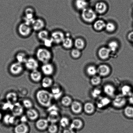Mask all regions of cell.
<instances>
[{"label":"cell","mask_w":133,"mask_h":133,"mask_svg":"<svg viewBox=\"0 0 133 133\" xmlns=\"http://www.w3.org/2000/svg\"><path fill=\"white\" fill-rule=\"evenodd\" d=\"M97 68V74L100 77L107 76L110 74V69L107 65L102 64L98 66Z\"/></svg>","instance_id":"cell-19"},{"label":"cell","mask_w":133,"mask_h":133,"mask_svg":"<svg viewBox=\"0 0 133 133\" xmlns=\"http://www.w3.org/2000/svg\"><path fill=\"white\" fill-rule=\"evenodd\" d=\"M46 25L45 20L41 18H35L31 24V27L34 31H38L44 29Z\"/></svg>","instance_id":"cell-10"},{"label":"cell","mask_w":133,"mask_h":133,"mask_svg":"<svg viewBox=\"0 0 133 133\" xmlns=\"http://www.w3.org/2000/svg\"><path fill=\"white\" fill-rule=\"evenodd\" d=\"M96 106L99 109H103L108 106L110 103L111 100L108 97H101L98 98Z\"/></svg>","instance_id":"cell-23"},{"label":"cell","mask_w":133,"mask_h":133,"mask_svg":"<svg viewBox=\"0 0 133 133\" xmlns=\"http://www.w3.org/2000/svg\"><path fill=\"white\" fill-rule=\"evenodd\" d=\"M30 77L31 80L34 83L41 82L43 78L42 73L38 69L32 70L30 73Z\"/></svg>","instance_id":"cell-18"},{"label":"cell","mask_w":133,"mask_h":133,"mask_svg":"<svg viewBox=\"0 0 133 133\" xmlns=\"http://www.w3.org/2000/svg\"><path fill=\"white\" fill-rule=\"evenodd\" d=\"M25 115L29 120L31 121H36L39 118V113L36 109L33 108L27 109Z\"/></svg>","instance_id":"cell-16"},{"label":"cell","mask_w":133,"mask_h":133,"mask_svg":"<svg viewBox=\"0 0 133 133\" xmlns=\"http://www.w3.org/2000/svg\"><path fill=\"white\" fill-rule=\"evenodd\" d=\"M111 52L108 48H101L99 50V56L102 59H106L109 58Z\"/></svg>","instance_id":"cell-28"},{"label":"cell","mask_w":133,"mask_h":133,"mask_svg":"<svg viewBox=\"0 0 133 133\" xmlns=\"http://www.w3.org/2000/svg\"><path fill=\"white\" fill-rule=\"evenodd\" d=\"M6 101L14 104L18 102V96L16 92L11 91L6 94Z\"/></svg>","instance_id":"cell-25"},{"label":"cell","mask_w":133,"mask_h":133,"mask_svg":"<svg viewBox=\"0 0 133 133\" xmlns=\"http://www.w3.org/2000/svg\"><path fill=\"white\" fill-rule=\"evenodd\" d=\"M13 104L10 103L6 101V102L4 103L2 105V109L3 110H11L12 108Z\"/></svg>","instance_id":"cell-49"},{"label":"cell","mask_w":133,"mask_h":133,"mask_svg":"<svg viewBox=\"0 0 133 133\" xmlns=\"http://www.w3.org/2000/svg\"><path fill=\"white\" fill-rule=\"evenodd\" d=\"M2 115L1 113L0 112V120L2 119Z\"/></svg>","instance_id":"cell-54"},{"label":"cell","mask_w":133,"mask_h":133,"mask_svg":"<svg viewBox=\"0 0 133 133\" xmlns=\"http://www.w3.org/2000/svg\"><path fill=\"white\" fill-rule=\"evenodd\" d=\"M124 113L127 118L133 119V106L131 105L126 107L124 110Z\"/></svg>","instance_id":"cell-37"},{"label":"cell","mask_w":133,"mask_h":133,"mask_svg":"<svg viewBox=\"0 0 133 133\" xmlns=\"http://www.w3.org/2000/svg\"><path fill=\"white\" fill-rule=\"evenodd\" d=\"M28 57L26 53L23 51L18 52L15 56L16 62L23 64L24 63Z\"/></svg>","instance_id":"cell-30"},{"label":"cell","mask_w":133,"mask_h":133,"mask_svg":"<svg viewBox=\"0 0 133 133\" xmlns=\"http://www.w3.org/2000/svg\"><path fill=\"white\" fill-rule=\"evenodd\" d=\"M83 109L85 112L88 114H91L94 112L95 107L92 103L88 102L86 103L83 107Z\"/></svg>","instance_id":"cell-31"},{"label":"cell","mask_w":133,"mask_h":133,"mask_svg":"<svg viewBox=\"0 0 133 133\" xmlns=\"http://www.w3.org/2000/svg\"></svg>","instance_id":"cell-55"},{"label":"cell","mask_w":133,"mask_h":133,"mask_svg":"<svg viewBox=\"0 0 133 133\" xmlns=\"http://www.w3.org/2000/svg\"><path fill=\"white\" fill-rule=\"evenodd\" d=\"M128 37L129 40L133 43V32H130L129 34Z\"/></svg>","instance_id":"cell-53"},{"label":"cell","mask_w":133,"mask_h":133,"mask_svg":"<svg viewBox=\"0 0 133 133\" xmlns=\"http://www.w3.org/2000/svg\"><path fill=\"white\" fill-rule=\"evenodd\" d=\"M24 108L22 104L17 102L13 104L12 108L10 111L12 115L18 117L23 115L24 112Z\"/></svg>","instance_id":"cell-13"},{"label":"cell","mask_w":133,"mask_h":133,"mask_svg":"<svg viewBox=\"0 0 133 133\" xmlns=\"http://www.w3.org/2000/svg\"><path fill=\"white\" fill-rule=\"evenodd\" d=\"M108 47L111 52H115L118 47V43L115 41H111L108 44Z\"/></svg>","instance_id":"cell-42"},{"label":"cell","mask_w":133,"mask_h":133,"mask_svg":"<svg viewBox=\"0 0 133 133\" xmlns=\"http://www.w3.org/2000/svg\"><path fill=\"white\" fill-rule=\"evenodd\" d=\"M73 101L71 97L68 96H62L61 98V103L63 106H70Z\"/></svg>","instance_id":"cell-36"},{"label":"cell","mask_w":133,"mask_h":133,"mask_svg":"<svg viewBox=\"0 0 133 133\" xmlns=\"http://www.w3.org/2000/svg\"><path fill=\"white\" fill-rule=\"evenodd\" d=\"M107 6L105 3L103 2H98L95 6L96 11L98 14H103L107 10Z\"/></svg>","instance_id":"cell-27"},{"label":"cell","mask_w":133,"mask_h":133,"mask_svg":"<svg viewBox=\"0 0 133 133\" xmlns=\"http://www.w3.org/2000/svg\"><path fill=\"white\" fill-rule=\"evenodd\" d=\"M106 23L104 21L99 19L95 22L94 24V27L97 31H101L105 28Z\"/></svg>","instance_id":"cell-35"},{"label":"cell","mask_w":133,"mask_h":133,"mask_svg":"<svg viewBox=\"0 0 133 133\" xmlns=\"http://www.w3.org/2000/svg\"><path fill=\"white\" fill-rule=\"evenodd\" d=\"M83 127V123L81 120L75 119L70 122L69 127L76 131L82 129Z\"/></svg>","instance_id":"cell-21"},{"label":"cell","mask_w":133,"mask_h":133,"mask_svg":"<svg viewBox=\"0 0 133 133\" xmlns=\"http://www.w3.org/2000/svg\"><path fill=\"white\" fill-rule=\"evenodd\" d=\"M41 82L42 86L45 89L51 88L54 84L53 79L50 76H45L42 78Z\"/></svg>","instance_id":"cell-22"},{"label":"cell","mask_w":133,"mask_h":133,"mask_svg":"<svg viewBox=\"0 0 133 133\" xmlns=\"http://www.w3.org/2000/svg\"><path fill=\"white\" fill-rule=\"evenodd\" d=\"M105 28L107 31L109 32H114L116 29V26L114 23L109 22L106 23Z\"/></svg>","instance_id":"cell-46"},{"label":"cell","mask_w":133,"mask_h":133,"mask_svg":"<svg viewBox=\"0 0 133 133\" xmlns=\"http://www.w3.org/2000/svg\"><path fill=\"white\" fill-rule=\"evenodd\" d=\"M42 42L44 44V46L48 49L51 48L54 45V43L50 37L44 40Z\"/></svg>","instance_id":"cell-47"},{"label":"cell","mask_w":133,"mask_h":133,"mask_svg":"<svg viewBox=\"0 0 133 133\" xmlns=\"http://www.w3.org/2000/svg\"><path fill=\"white\" fill-rule=\"evenodd\" d=\"M103 91L107 96L113 97L115 94L116 89L114 86L110 84H107L104 86Z\"/></svg>","instance_id":"cell-26"},{"label":"cell","mask_w":133,"mask_h":133,"mask_svg":"<svg viewBox=\"0 0 133 133\" xmlns=\"http://www.w3.org/2000/svg\"><path fill=\"white\" fill-rule=\"evenodd\" d=\"M17 31L22 37L27 38L31 36L33 30L30 25L23 22L18 26Z\"/></svg>","instance_id":"cell-3"},{"label":"cell","mask_w":133,"mask_h":133,"mask_svg":"<svg viewBox=\"0 0 133 133\" xmlns=\"http://www.w3.org/2000/svg\"><path fill=\"white\" fill-rule=\"evenodd\" d=\"M72 57L74 58H79L81 56V53L79 49H72L71 52Z\"/></svg>","instance_id":"cell-48"},{"label":"cell","mask_w":133,"mask_h":133,"mask_svg":"<svg viewBox=\"0 0 133 133\" xmlns=\"http://www.w3.org/2000/svg\"><path fill=\"white\" fill-rule=\"evenodd\" d=\"M74 45L76 49L81 50L83 49L85 46V42L83 39L77 38L74 42Z\"/></svg>","instance_id":"cell-39"},{"label":"cell","mask_w":133,"mask_h":133,"mask_svg":"<svg viewBox=\"0 0 133 133\" xmlns=\"http://www.w3.org/2000/svg\"><path fill=\"white\" fill-rule=\"evenodd\" d=\"M62 133H76V131L72 129L70 127L64 128Z\"/></svg>","instance_id":"cell-50"},{"label":"cell","mask_w":133,"mask_h":133,"mask_svg":"<svg viewBox=\"0 0 133 133\" xmlns=\"http://www.w3.org/2000/svg\"><path fill=\"white\" fill-rule=\"evenodd\" d=\"M82 17L83 20L87 23H92L96 19V12L92 9L86 8L82 10Z\"/></svg>","instance_id":"cell-4"},{"label":"cell","mask_w":133,"mask_h":133,"mask_svg":"<svg viewBox=\"0 0 133 133\" xmlns=\"http://www.w3.org/2000/svg\"><path fill=\"white\" fill-rule=\"evenodd\" d=\"M62 45L64 48L66 49H71L74 43L73 40L69 36H66L62 43Z\"/></svg>","instance_id":"cell-33"},{"label":"cell","mask_w":133,"mask_h":133,"mask_svg":"<svg viewBox=\"0 0 133 133\" xmlns=\"http://www.w3.org/2000/svg\"><path fill=\"white\" fill-rule=\"evenodd\" d=\"M128 101L131 104V105L133 106V92L129 96Z\"/></svg>","instance_id":"cell-52"},{"label":"cell","mask_w":133,"mask_h":133,"mask_svg":"<svg viewBox=\"0 0 133 133\" xmlns=\"http://www.w3.org/2000/svg\"><path fill=\"white\" fill-rule=\"evenodd\" d=\"M36 56L39 62L43 64L51 62L53 58V54L49 49L43 46L36 49Z\"/></svg>","instance_id":"cell-2"},{"label":"cell","mask_w":133,"mask_h":133,"mask_svg":"<svg viewBox=\"0 0 133 133\" xmlns=\"http://www.w3.org/2000/svg\"><path fill=\"white\" fill-rule=\"evenodd\" d=\"M51 91L54 99L58 100L63 96V91L58 84H54L51 87Z\"/></svg>","instance_id":"cell-12"},{"label":"cell","mask_w":133,"mask_h":133,"mask_svg":"<svg viewBox=\"0 0 133 133\" xmlns=\"http://www.w3.org/2000/svg\"><path fill=\"white\" fill-rule=\"evenodd\" d=\"M26 69L31 71L37 70L39 66V62L36 58L32 57H28L24 64Z\"/></svg>","instance_id":"cell-8"},{"label":"cell","mask_w":133,"mask_h":133,"mask_svg":"<svg viewBox=\"0 0 133 133\" xmlns=\"http://www.w3.org/2000/svg\"><path fill=\"white\" fill-rule=\"evenodd\" d=\"M36 12L33 8L28 7L24 10L23 16V22L31 25V23L35 19Z\"/></svg>","instance_id":"cell-5"},{"label":"cell","mask_w":133,"mask_h":133,"mask_svg":"<svg viewBox=\"0 0 133 133\" xmlns=\"http://www.w3.org/2000/svg\"><path fill=\"white\" fill-rule=\"evenodd\" d=\"M22 104L23 107L27 109L33 108V103L31 100L28 98H25L23 99Z\"/></svg>","instance_id":"cell-40"},{"label":"cell","mask_w":133,"mask_h":133,"mask_svg":"<svg viewBox=\"0 0 133 133\" xmlns=\"http://www.w3.org/2000/svg\"><path fill=\"white\" fill-rule=\"evenodd\" d=\"M50 37L54 44L58 45L61 44L65 37V35L59 30H56L50 33Z\"/></svg>","instance_id":"cell-6"},{"label":"cell","mask_w":133,"mask_h":133,"mask_svg":"<svg viewBox=\"0 0 133 133\" xmlns=\"http://www.w3.org/2000/svg\"><path fill=\"white\" fill-rule=\"evenodd\" d=\"M17 117L15 116L12 114H6L3 118L4 123L7 125H16L17 122Z\"/></svg>","instance_id":"cell-20"},{"label":"cell","mask_w":133,"mask_h":133,"mask_svg":"<svg viewBox=\"0 0 133 133\" xmlns=\"http://www.w3.org/2000/svg\"><path fill=\"white\" fill-rule=\"evenodd\" d=\"M102 91L99 88H95L91 92V95L92 97L95 98H98L100 97Z\"/></svg>","instance_id":"cell-44"},{"label":"cell","mask_w":133,"mask_h":133,"mask_svg":"<svg viewBox=\"0 0 133 133\" xmlns=\"http://www.w3.org/2000/svg\"><path fill=\"white\" fill-rule=\"evenodd\" d=\"M50 35L49 31L44 29L37 32V37L39 40L43 42L44 40L50 37Z\"/></svg>","instance_id":"cell-29"},{"label":"cell","mask_w":133,"mask_h":133,"mask_svg":"<svg viewBox=\"0 0 133 133\" xmlns=\"http://www.w3.org/2000/svg\"><path fill=\"white\" fill-rule=\"evenodd\" d=\"M47 129L49 133H56L58 130V126L56 123H50Z\"/></svg>","instance_id":"cell-45"},{"label":"cell","mask_w":133,"mask_h":133,"mask_svg":"<svg viewBox=\"0 0 133 133\" xmlns=\"http://www.w3.org/2000/svg\"><path fill=\"white\" fill-rule=\"evenodd\" d=\"M127 101L126 97L122 94H120L115 97L112 103L115 107L120 108L125 106Z\"/></svg>","instance_id":"cell-11"},{"label":"cell","mask_w":133,"mask_h":133,"mask_svg":"<svg viewBox=\"0 0 133 133\" xmlns=\"http://www.w3.org/2000/svg\"><path fill=\"white\" fill-rule=\"evenodd\" d=\"M59 124L63 128H65L70 126V122L69 118L66 117H63L61 118L59 121Z\"/></svg>","instance_id":"cell-38"},{"label":"cell","mask_w":133,"mask_h":133,"mask_svg":"<svg viewBox=\"0 0 133 133\" xmlns=\"http://www.w3.org/2000/svg\"><path fill=\"white\" fill-rule=\"evenodd\" d=\"M19 121L20 122L23 123H27V122L29 120L28 118H27L26 115H23L21 116Z\"/></svg>","instance_id":"cell-51"},{"label":"cell","mask_w":133,"mask_h":133,"mask_svg":"<svg viewBox=\"0 0 133 133\" xmlns=\"http://www.w3.org/2000/svg\"><path fill=\"white\" fill-rule=\"evenodd\" d=\"M49 124L47 118H38L36 121L35 126L38 130L43 131L47 129Z\"/></svg>","instance_id":"cell-15"},{"label":"cell","mask_w":133,"mask_h":133,"mask_svg":"<svg viewBox=\"0 0 133 133\" xmlns=\"http://www.w3.org/2000/svg\"><path fill=\"white\" fill-rule=\"evenodd\" d=\"M36 98L39 105L46 108L52 104L53 100L54 99L51 92L44 88L36 91Z\"/></svg>","instance_id":"cell-1"},{"label":"cell","mask_w":133,"mask_h":133,"mask_svg":"<svg viewBox=\"0 0 133 133\" xmlns=\"http://www.w3.org/2000/svg\"><path fill=\"white\" fill-rule=\"evenodd\" d=\"M29 128L26 123L20 122L15 125L14 131L15 133H28Z\"/></svg>","instance_id":"cell-17"},{"label":"cell","mask_w":133,"mask_h":133,"mask_svg":"<svg viewBox=\"0 0 133 133\" xmlns=\"http://www.w3.org/2000/svg\"><path fill=\"white\" fill-rule=\"evenodd\" d=\"M133 92L132 87L128 85H125L121 88V94L125 97H128Z\"/></svg>","instance_id":"cell-32"},{"label":"cell","mask_w":133,"mask_h":133,"mask_svg":"<svg viewBox=\"0 0 133 133\" xmlns=\"http://www.w3.org/2000/svg\"><path fill=\"white\" fill-rule=\"evenodd\" d=\"M75 4L78 10H83L87 8L88 3L86 0H76Z\"/></svg>","instance_id":"cell-34"},{"label":"cell","mask_w":133,"mask_h":133,"mask_svg":"<svg viewBox=\"0 0 133 133\" xmlns=\"http://www.w3.org/2000/svg\"><path fill=\"white\" fill-rule=\"evenodd\" d=\"M41 71L45 76H50L54 74L55 71L54 65L51 62L42 64Z\"/></svg>","instance_id":"cell-9"},{"label":"cell","mask_w":133,"mask_h":133,"mask_svg":"<svg viewBox=\"0 0 133 133\" xmlns=\"http://www.w3.org/2000/svg\"><path fill=\"white\" fill-rule=\"evenodd\" d=\"M24 66L23 64L16 62L10 65L9 67V71L10 74L14 76L20 75L23 72Z\"/></svg>","instance_id":"cell-7"},{"label":"cell","mask_w":133,"mask_h":133,"mask_svg":"<svg viewBox=\"0 0 133 133\" xmlns=\"http://www.w3.org/2000/svg\"><path fill=\"white\" fill-rule=\"evenodd\" d=\"M49 113L47 118L50 123H56L59 122L61 117L59 110L51 111L48 112Z\"/></svg>","instance_id":"cell-14"},{"label":"cell","mask_w":133,"mask_h":133,"mask_svg":"<svg viewBox=\"0 0 133 133\" xmlns=\"http://www.w3.org/2000/svg\"><path fill=\"white\" fill-rule=\"evenodd\" d=\"M70 107L71 111L75 114H79L81 112L83 109L82 104L78 101H73Z\"/></svg>","instance_id":"cell-24"},{"label":"cell","mask_w":133,"mask_h":133,"mask_svg":"<svg viewBox=\"0 0 133 133\" xmlns=\"http://www.w3.org/2000/svg\"><path fill=\"white\" fill-rule=\"evenodd\" d=\"M101 78L99 76L95 75L92 76L91 79V83L92 85L97 86L101 83Z\"/></svg>","instance_id":"cell-43"},{"label":"cell","mask_w":133,"mask_h":133,"mask_svg":"<svg viewBox=\"0 0 133 133\" xmlns=\"http://www.w3.org/2000/svg\"><path fill=\"white\" fill-rule=\"evenodd\" d=\"M87 74L90 76H93L97 74V68L96 66L91 65L88 66L87 69Z\"/></svg>","instance_id":"cell-41"}]
</instances>
